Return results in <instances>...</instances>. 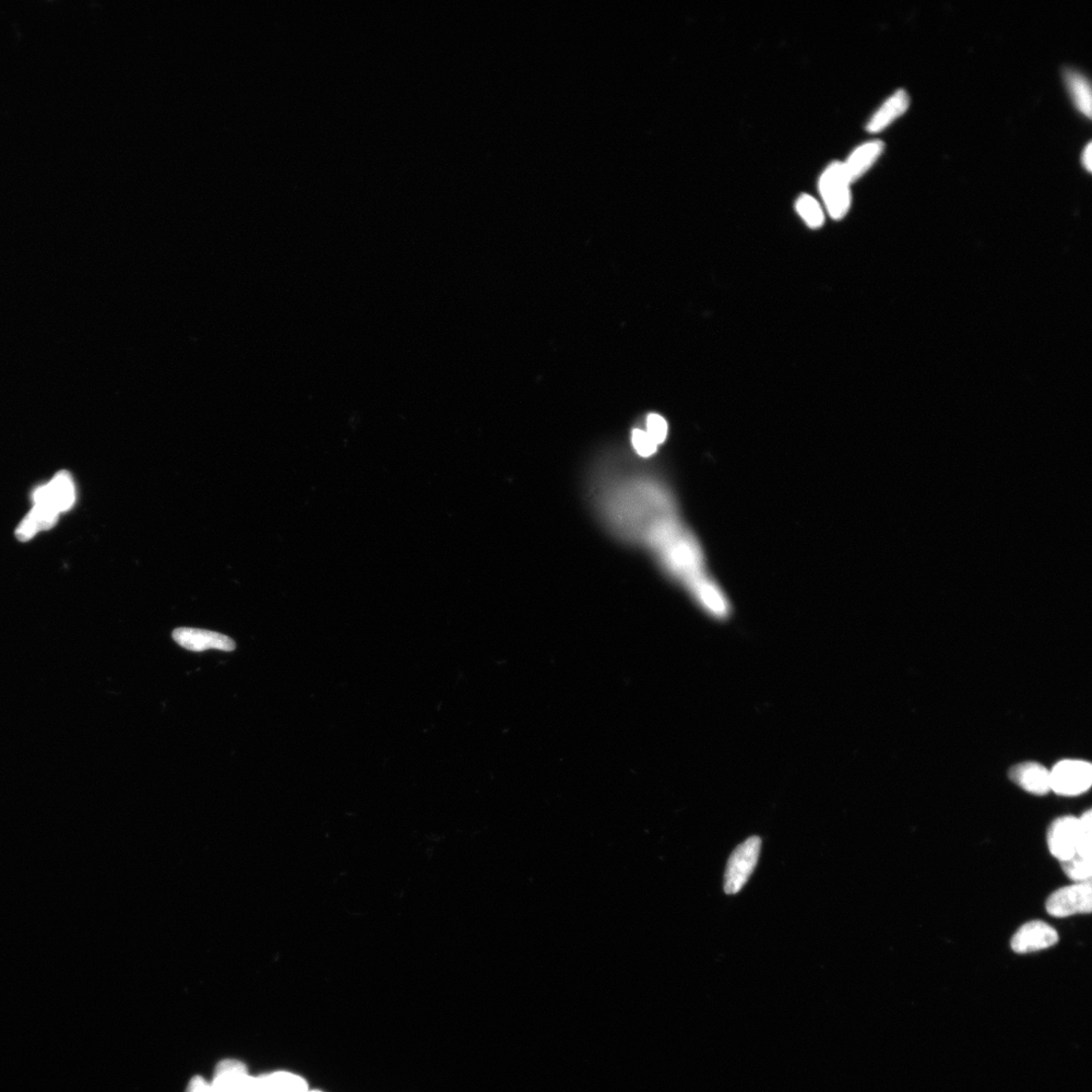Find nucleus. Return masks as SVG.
Returning <instances> with one entry per match:
<instances>
[{
    "label": "nucleus",
    "instance_id": "11",
    "mask_svg": "<svg viewBox=\"0 0 1092 1092\" xmlns=\"http://www.w3.org/2000/svg\"><path fill=\"white\" fill-rule=\"evenodd\" d=\"M910 99L904 89L896 90L871 116L867 127L869 133H880L909 108Z\"/></svg>",
    "mask_w": 1092,
    "mask_h": 1092
},
{
    "label": "nucleus",
    "instance_id": "24",
    "mask_svg": "<svg viewBox=\"0 0 1092 1092\" xmlns=\"http://www.w3.org/2000/svg\"><path fill=\"white\" fill-rule=\"evenodd\" d=\"M307 1092H321V1091H319V1090H312V1091H308V1090H307Z\"/></svg>",
    "mask_w": 1092,
    "mask_h": 1092
},
{
    "label": "nucleus",
    "instance_id": "10",
    "mask_svg": "<svg viewBox=\"0 0 1092 1092\" xmlns=\"http://www.w3.org/2000/svg\"><path fill=\"white\" fill-rule=\"evenodd\" d=\"M251 1077L242 1062L224 1060L216 1068L212 1085L215 1092H247Z\"/></svg>",
    "mask_w": 1092,
    "mask_h": 1092
},
{
    "label": "nucleus",
    "instance_id": "16",
    "mask_svg": "<svg viewBox=\"0 0 1092 1092\" xmlns=\"http://www.w3.org/2000/svg\"><path fill=\"white\" fill-rule=\"evenodd\" d=\"M1064 873L1076 883L1091 881L1092 858L1075 854L1072 859L1060 862Z\"/></svg>",
    "mask_w": 1092,
    "mask_h": 1092
},
{
    "label": "nucleus",
    "instance_id": "21",
    "mask_svg": "<svg viewBox=\"0 0 1092 1092\" xmlns=\"http://www.w3.org/2000/svg\"><path fill=\"white\" fill-rule=\"evenodd\" d=\"M247 1092H276V1091H275V1089H273V1087L269 1082L268 1076L266 1074V1075H261V1076H256V1077L252 1076L251 1080H249Z\"/></svg>",
    "mask_w": 1092,
    "mask_h": 1092
},
{
    "label": "nucleus",
    "instance_id": "20",
    "mask_svg": "<svg viewBox=\"0 0 1092 1092\" xmlns=\"http://www.w3.org/2000/svg\"><path fill=\"white\" fill-rule=\"evenodd\" d=\"M633 444L636 453L643 457H648L654 455L657 451V444L648 436L647 431L642 430H635L632 437Z\"/></svg>",
    "mask_w": 1092,
    "mask_h": 1092
},
{
    "label": "nucleus",
    "instance_id": "12",
    "mask_svg": "<svg viewBox=\"0 0 1092 1092\" xmlns=\"http://www.w3.org/2000/svg\"><path fill=\"white\" fill-rule=\"evenodd\" d=\"M884 147L882 141H869L858 146L850 154L848 159L842 163H844L846 172L852 184L858 181L859 178L872 168L878 158L882 156Z\"/></svg>",
    "mask_w": 1092,
    "mask_h": 1092
},
{
    "label": "nucleus",
    "instance_id": "15",
    "mask_svg": "<svg viewBox=\"0 0 1092 1092\" xmlns=\"http://www.w3.org/2000/svg\"><path fill=\"white\" fill-rule=\"evenodd\" d=\"M795 209L799 212L800 218L812 229H818L823 227L825 224V212L818 201L811 195L803 194L799 196L795 203Z\"/></svg>",
    "mask_w": 1092,
    "mask_h": 1092
},
{
    "label": "nucleus",
    "instance_id": "19",
    "mask_svg": "<svg viewBox=\"0 0 1092 1092\" xmlns=\"http://www.w3.org/2000/svg\"><path fill=\"white\" fill-rule=\"evenodd\" d=\"M647 433L654 441L657 445L663 444L666 441L668 434V424L658 414H650L647 419Z\"/></svg>",
    "mask_w": 1092,
    "mask_h": 1092
},
{
    "label": "nucleus",
    "instance_id": "22",
    "mask_svg": "<svg viewBox=\"0 0 1092 1092\" xmlns=\"http://www.w3.org/2000/svg\"><path fill=\"white\" fill-rule=\"evenodd\" d=\"M186 1092H215L212 1084L208 1083L203 1077H194L189 1083Z\"/></svg>",
    "mask_w": 1092,
    "mask_h": 1092
},
{
    "label": "nucleus",
    "instance_id": "9",
    "mask_svg": "<svg viewBox=\"0 0 1092 1092\" xmlns=\"http://www.w3.org/2000/svg\"><path fill=\"white\" fill-rule=\"evenodd\" d=\"M1011 780L1028 793L1046 795L1051 791L1050 771L1034 762L1017 764L1010 770Z\"/></svg>",
    "mask_w": 1092,
    "mask_h": 1092
},
{
    "label": "nucleus",
    "instance_id": "6",
    "mask_svg": "<svg viewBox=\"0 0 1092 1092\" xmlns=\"http://www.w3.org/2000/svg\"><path fill=\"white\" fill-rule=\"evenodd\" d=\"M1080 833L1079 817L1066 815L1055 819L1047 834L1049 851L1056 859L1064 862L1077 853Z\"/></svg>",
    "mask_w": 1092,
    "mask_h": 1092
},
{
    "label": "nucleus",
    "instance_id": "8",
    "mask_svg": "<svg viewBox=\"0 0 1092 1092\" xmlns=\"http://www.w3.org/2000/svg\"><path fill=\"white\" fill-rule=\"evenodd\" d=\"M177 645L195 652L208 649L233 651L236 648L234 640L219 633L205 631V629L180 627L172 633Z\"/></svg>",
    "mask_w": 1092,
    "mask_h": 1092
},
{
    "label": "nucleus",
    "instance_id": "14",
    "mask_svg": "<svg viewBox=\"0 0 1092 1092\" xmlns=\"http://www.w3.org/2000/svg\"><path fill=\"white\" fill-rule=\"evenodd\" d=\"M1064 80L1076 108L1091 117V88L1088 79L1075 70L1067 69Z\"/></svg>",
    "mask_w": 1092,
    "mask_h": 1092
},
{
    "label": "nucleus",
    "instance_id": "13",
    "mask_svg": "<svg viewBox=\"0 0 1092 1092\" xmlns=\"http://www.w3.org/2000/svg\"><path fill=\"white\" fill-rule=\"evenodd\" d=\"M59 513L43 505L34 504L30 513L22 519L16 536L20 541L32 539L40 531L49 530L57 524Z\"/></svg>",
    "mask_w": 1092,
    "mask_h": 1092
},
{
    "label": "nucleus",
    "instance_id": "4",
    "mask_svg": "<svg viewBox=\"0 0 1092 1092\" xmlns=\"http://www.w3.org/2000/svg\"><path fill=\"white\" fill-rule=\"evenodd\" d=\"M1046 910L1050 916L1058 919L1079 915V913H1090L1092 910L1091 881L1075 883L1056 890L1046 901Z\"/></svg>",
    "mask_w": 1092,
    "mask_h": 1092
},
{
    "label": "nucleus",
    "instance_id": "23",
    "mask_svg": "<svg viewBox=\"0 0 1092 1092\" xmlns=\"http://www.w3.org/2000/svg\"><path fill=\"white\" fill-rule=\"evenodd\" d=\"M1091 157H1092V145H1091V143H1088V144L1086 145V147L1085 148V150H1084V153H1083V157H1082V162H1083V164H1084V166H1085V169L1087 171H1089V172H1090V171H1091V170H1092V158H1091Z\"/></svg>",
    "mask_w": 1092,
    "mask_h": 1092
},
{
    "label": "nucleus",
    "instance_id": "17",
    "mask_svg": "<svg viewBox=\"0 0 1092 1092\" xmlns=\"http://www.w3.org/2000/svg\"><path fill=\"white\" fill-rule=\"evenodd\" d=\"M269 1082L276 1092H307L306 1080L290 1072H275L267 1074Z\"/></svg>",
    "mask_w": 1092,
    "mask_h": 1092
},
{
    "label": "nucleus",
    "instance_id": "7",
    "mask_svg": "<svg viewBox=\"0 0 1092 1092\" xmlns=\"http://www.w3.org/2000/svg\"><path fill=\"white\" fill-rule=\"evenodd\" d=\"M1059 935L1050 924L1042 921L1025 923L1014 935L1011 946L1017 954H1030L1055 946Z\"/></svg>",
    "mask_w": 1092,
    "mask_h": 1092
},
{
    "label": "nucleus",
    "instance_id": "2",
    "mask_svg": "<svg viewBox=\"0 0 1092 1092\" xmlns=\"http://www.w3.org/2000/svg\"><path fill=\"white\" fill-rule=\"evenodd\" d=\"M761 846V839L751 837L732 852L724 874V892L727 894L740 893L749 880L758 864Z\"/></svg>",
    "mask_w": 1092,
    "mask_h": 1092
},
{
    "label": "nucleus",
    "instance_id": "1",
    "mask_svg": "<svg viewBox=\"0 0 1092 1092\" xmlns=\"http://www.w3.org/2000/svg\"><path fill=\"white\" fill-rule=\"evenodd\" d=\"M851 184L844 163L839 161L830 163L819 177V193L828 215L834 220L845 218L851 208Z\"/></svg>",
    "mask_w": 1092,
    "mask_h": 1092
},
{
    "label": "nucleus",
    "instance_id": "18",
    "mask_svg": "<svg viewBox=\"0 0 1092 1092\" xmlns=\"http://www.w3.org/2000/svg\"><path fill=\"white\" fill-rule=\"evenodd\" d=\"M1080 833L1077 848V854L1080 856L1092 858V814L1088 810L1082 816L1079 817Z\"/></svg>",
    "mask_w": 1092,
    "mask_h": 1092
},
{
    "label": "nucleus",
    "instance_id": "5",
    "mask_svg": "<svg viewBox=\"0 0 1092 1092\" xmlns=\"http://www.w3.org/2000/svg\"><path fill=\"white\" fill-rule=\"evenodd\" d=\"M75 500V485L66 471H59L48 484L40 485L33 493L34 504L48 507L59 514L73 508Z\"/></svg>",
    "mask_w": 1092,
    "mask_h": 1092
},
{
    "label": "nucleus",
    "instance_id": "3",
    "mask_svg": "<svg viewBox=\"0 0 1092 1092\" xmlns=\"http://www.w3.org/2000/svg\"><path fill=\"white\" fill-rule=\"evenodd\" d=\"M1051 791L1065 798L1078 797L1090 789L1092 768L1082 759H1063L1050 770Z\"/></svg>",
    "mask_w": 1092,
    "mask_h": 1092
}]
</instances>
